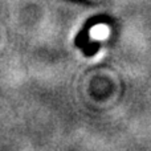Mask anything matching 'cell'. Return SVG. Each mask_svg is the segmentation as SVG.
<instances>
[{
    "label": "cell",
    "mask_w": 151,
    "mask_h": 151,
    "mask_svg": "<svg viewBox=\"0 0 151 151\" xmlns=\"http://www.w3.org/2000/svg\"><path fill=\"white\" fill-rule=\"evenodd\" d=\"M89 37H90V31L82 28L74 37V47L76 48H82L83 45L89 41Z\"/></svg>",
    "instance_id": "3957f363"
},
{
    "label": "cell",
    "mask_w": 151,
    "mask_h": 151,
    "mask_svg": "<svg viewBox=\"0 0 151 151\" xmlns=\"http://www.w3.org/2000/svg\"><path fill=\"white\" fill-rule=\"evenodd\" d=\"M72 1H82L85 4H88V3H90V0H72Z\"/></svg>",
    "instance_id": "277c9868"
},
{
    "label": "cell",
    "mask_w": 151,
    "mask_h": 151,
    "mask_svg": "<svg viewBox=\"0 0 151 151\" xmlns=\"http://www.w3.org/2000/svg\"><path fill=\"white\" fill-rule=\"evenodd\" d=\"M111 23H113V19L109 17L107 15H96V16L89 17L88 20L85 21L82 28L91 31V28H94V27H97V25H101V24H111Z\"/></svg>",
    "instance_id": "6da1fadb"
},
{
    "label": "cell",
    "mask_w": 151,
    "mask_h": 151,
    "mask_svg": "<svg viewBox=\"0 0 151 151\" xmlns=\"http://www.w3.org/2000/svg\"><path fill=\"white\" fill-rule=\"evenodd\" d=\"M81 49H82V53L85 57H91V56H94L99 49H101V41H98V40L88 41Z\"/></svg>",
    "instance_id": "7a4b0ae2"
}]
</instances>
